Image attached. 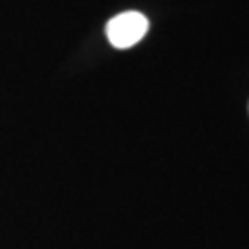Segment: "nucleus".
<instances>
[{
  "label": "nucleus",
  "instance_id": "1",
  "mask_svg": "<svg viewBox=\"0 0 249 249\" xmlns=\"http://www.w3.org/2000/svg\"><path fill=\"white\" fill-rule=\"evenodd\" d=\"M150 23L137 11H127L112 17L106 25V36L114 48H131L147 34Z\"/></svg>",
  "mask_w": 249,
  "mask_h": 249
}]
</instances>
